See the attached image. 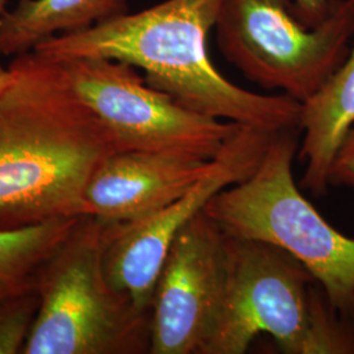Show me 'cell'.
<instances>
[{"mask_svg": "<svg viewBox=\"0 0 354 354\" xmlns=\"http://www.w3.org/2000/svg\"><path fill=\"white\" fill-rule=\"evenodd\" d=\"M0 92V228L89 215L86 190L117 151L58 64L29 51Z\"/></svg>", "mask_w": 354, "mask_h": 354, "instance_id": "6da1fadb", "label": "cell"}, {"mask_svg": "<svg viewBox=\"0 0 354 354\" xmlns=\"http://www.w3.org/2000/svg\"><path fill=\"white\" fill-rule=\"evenodd\" d=\"M222 0H165L38 44L45 57H102L140 68L146 82L190 109L270 131L301 127L302 104L260 95L222 75L209 58L207 36Z\"/></svg>", "mask_w": 354, "mask_h": 354, "instance_id": "7a4b0ae2", "label": "cell"}, {"mask_svg": "<svg viewBox=\"0 0 354 354\" xmlns=\"http://www.w3.org/2000/svg\"><path fill=\"white\" fill-rule=\"evenodd\" d=\"M227 235V234H226ZM225 299L203 354H244L266 333L286 354H353L354 322L291 254L227 235Z\"/></svg>", "mask_w": 354, "mask_h": 354, "instance_id": "3957f363", "label": "cell"}, {"mask_svg": "<svg viewBox=\"0 0 354 354\" xmlns=\"http://www.w3.org/2000/svg\"><path fill=\"white\" fill-rule=\"evenodd\" d=\"M299 129L276 131L252 175L215 194L205 213L227 235L291 254L317 279L330 306L354 322V239L330 226L294 181Z\"/></svg>", "mask_w": 354, "mask_h": 354, "instance_id": "277c9868", "label": "cell"}, {"mask_svg": "<svg viewBox=\"0 0 354 354\" xmlns=\"http://www.w3.org/2000/svg\"><path fill=\"white\" fill-rule=\"evenodd\" d=\"M106 223L83 215L44 266L39 308L23 354H140L150 352L151 314L106 279Z\"/></svg>", "mask_w": 354, "mask_h": 354, "instance_id": "5b68a950", "label": "cell"}, {"mask_svg": "<svg viewBox=\"0 0 354 354\" xmlns=\"http://www.w3.org/2000/svg\"><path fill=\"white\" fill-rule=\"evenodd\" d=\"M214 29L219 50L248 80L304 104L349 55L354 3L335 0L310 28L290 0H222Z\"/></svg>", "mask_w": 354, "mask_h": 354, "instance_id": "8992f818", "label": "cell"}, {"mask_svg": "<svg viewBox=\"0 0 354 354\" xmlns=\"http://www.w3.org/2000/svg\"><path fill=\"white\" fill-rule=\"evenodd\" d=\"M54 61L108 130L117 151L187 152L214 159L241 125L183 105L151 87L131 64L102 57Z\"/></svg>", "mask_w": 354, "mask_h": 354, "instance_id": "52a82bcc", "label": "cell"}, {"mask_svg": "<svg viewBox=\"0 0 354 354\" xmlns=\"http://www.w3.org/2000/svg\"><path fill=\"white\" fill-rule=\"evenodd\" d=\"M274 133L239 125L206 174L174 203L131 222H105L102 263L114 289L130 297L140 311L151 314L155 286L178 232L215 194L252 175Z\"/></svg>", "mask_w": 354, "mask_h": 354, "instance_id": "ba28073f", "label": "cell"}, {"mask_svg": "<svg viewBox=\"0 0 354 354\" xmlns=\"http://www.w3.org/2000/svg\"><path fill=\"white\" fill-rule=\"evenodd\" d=\"M227 235L205 213L183 228L153 291L150 354H203L225 299Z\"/></svg>", "mask_w": 354, "mask_h": 354, "instance_id": "9c48e42d", "label": "cell"}, {"mask_svg": "<svg viewBox=\"0 0 354 354\" xmlns=\"http://www.w3.org/2000/svg\"><path fill=\"white\" fill-rule=\"evenodd\" d=\"M212 160L187 152H113L89 180V215L125 223L152 214L194 185Z\"/></svg>", "mask_w": 354, "mask_h": 354, "instance_id": "30bf717a", "label": "cell"}, {"mask_svg": "<svg viewBox=\"0 0 354 354\" xmlns=\"http://www.w3.org/2000/svg\"><path fill=\"white\" fill-rule=\"evenodd\" d=\"M353 127L354 46L324 86L302 104L301 129L304 137L299 158L304 163V189L314 196L327 193L330 165Z\"/></svg>", "mask_w": 354, "mask_h": 354, "instance_id": "8fae6325", "label": "cell"}, {"mask_svg": "<svg viewBox=\"0 0 354 354\" xmlns=\"http://www.w3.org/2000/svg\"><path fill=\"white\" fill-rule=\"evenodd\" d=\"M129 12L127 0H20L0 15V55H21L57 35L87 29Z\"/></svg>", "mask_w": 354, "mask_h": 354, "instance_id": "7c38bea8", "label": "cell"}, {"mask_svg": "<svg viewBox=\"0 0 354 354\" xmlns=\"http://www.w3.org/2000/svg\"><path fill=\"white\" fill-rule=\"evenodd\" d=\"M80 218H55L24 227L0 228V299L37 289L44 266Z\"/></svg>", "mask_w": 354, "mask_h": 354, "instance_id": "4fadbf2b", "label": "cell"}, {"mask_svg": "<svg viewBox=\"0 0 354 354\" xmlns=\"http://www.w3.org/2000/svg\"><path fill=\"white\" fill-rule=\"evenodd\" d=\"M38 308L37 289L0 299V354H23Z\"/></svg>", "mask_w": 354, "mask_h": 354, "instance_id": "5bb4252c", "label": "cell"}, {"mask_svg": "<svg viewBox=\"0 0 354 354\" xmlns=\"http://www.w3.org/2000/svg\"><path fill=\"white\" fill-rule=\"evenodd\" d=\"M329 185L354 190V127L345 136L330 165Z\"/></svg>", "mask_w": 354, "mask_h": 354, "instance_id": "9a60e30c", "label": "cell"}, {"mask_svg": "<svg viewBox=\"0 0 354 354\" xmlns=\"http://www.w3.org/2000/svg\"><path fill=\"white\" fill-rule=\"evenodd\" d=\"M335 0H292L298 19L310 28H315L328 16ZM354 3V0H351Z\"/></svg>", "mask_w": 354, "mask_h": 354, "instance_id": "2e32d148", "label": "cell"}, {"mask_svg": "<svg viewBox=\"0 0 354 354\" xmlns=\"http://www.w3.org/2000/svg\"><path fill=\"white\" fill-rule=\"evenodd\" d=\"M12 79L13 73L11 67H8V68L0 67V92L10 86Z\"/></svg>", "mask_w": 354, "mask_h": 354, "instance_id": "e0dca14e", "label": "cell"}, {"mask_svg": "<svg viewBox=\"0 0 354 354\" xmlns=\"http://www.w3.org/2000/svg\"><path fill=\"white\" fill-rule=\"evenodd\" d=\"M7 3H8V0H0V15H3V13L8 11L7 10Z\"/></svg>", "mask_w": 354, "mask_h": 354, "instance_id": "ac0fdd59", "label": "cell"}]
</instances>
